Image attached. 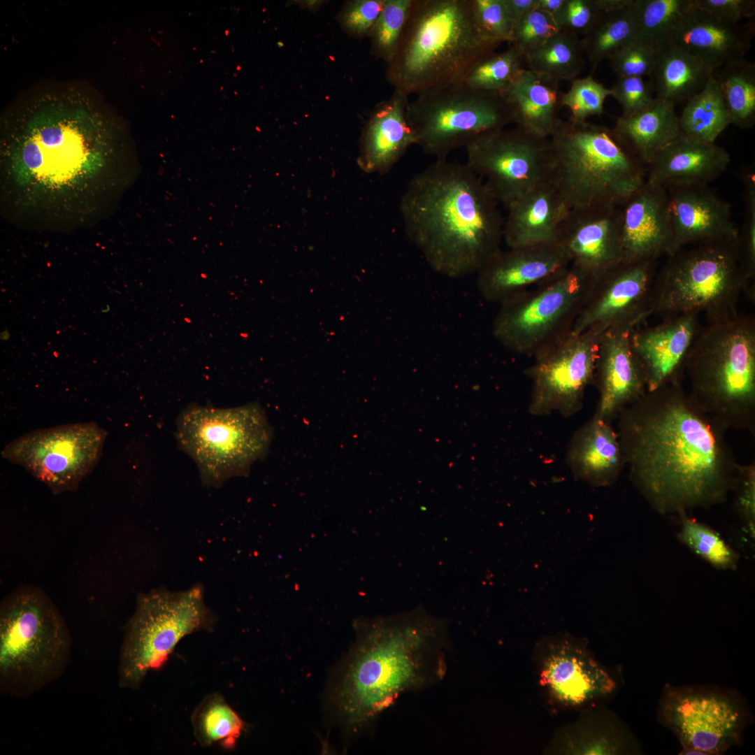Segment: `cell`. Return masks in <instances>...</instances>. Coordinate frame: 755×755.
Listing matches in <instances>:
<instances>
[{"label": "cell", "mask_w": 755, "mask_h": 755, "mask_svg": "<svg viewBox=\"0 0 755 755\" xmlns=\"http://www.w3.org/2000/svg\"><path fill=\"white\" fill-rule=\"evenodd\" d=\"M618 417L630 478L656 512L679 515L726 499L738 463L726 430L693 403L681 381L647 391Z\"/></svg>", "instance_id": "cell-1"}, {"label": "cell", "mask_w": 755, "mask_h": 755, "mask_svg": "<svg viewBox=\"0 0 755 755\" xmlns=\"http://www.w3.org/2000/svg\"><path fill=\"white\" fill-rule=\"evenodd\" d=\"M3 126L4 159L19 179L43 189L73 188L110 161V110L84 87L27 92L8 108Z\"/></svg>", "instance_id": "cell-2"}, {"label": "cell", "mask_w": 755, "mask_h": 755, "mask_svg": "<svg viewBox=\"0 0 755 755\" xmlns=\"http://www.w3.org/2000/svg\"><path fill=\"white\" fill-rule=\"evenodd\" d=\"M498 203L466 164L445 159L410 180L400 211L408 238L430 267L460 278L477 273L501 250Z\"/></svg>", "instance_id": "cell-3"}, {"label": "cell", "mask_w": 755, "mask_h": 755, "mask_svg": "<svg viewBox=\"0 0 755 755\" xmlns=\"http://www.w3.org/2000/svg\"><path fill=\"white\" fill-rule=\"evenodd\" d=\"M447 624L422 607L372 623L344 678L340 702L362 726L404 692L440 680L446 670Z\"/></svg>", "instance_id": "cell-4"}, {"label": "cell", "mask_w": 755, "mask_h": 755, "mask_svg": "<svg viewBox=\"0 0 755 755\" xmlns=\"http://www.w3.org/2000/svg\"><path fill=\"white\" fill-rule=\"evenodd\" d=\"M498 46L480 34L471 0H412L387 78L407 96L461 84L472 67Z\"/></svg>", "instance_id": "cell-5"}, {"label": "cell", "mask_w": 755, "mask_h": 755, "mask_svg": "<svg viewBox=\"0 0 755 755\" xmlns=\"http://www.w3.org/2000/svg\"><path fill=\"white\" fill-rule=\"evenodd\" d=\"M684 376L687 394L703 412L726 431L754 436V315L738 312L700 327L684 363Z\"/></svg>", "instance_id": "cell-6"}, {"label": "cell", "mask_w": 755, "mask_h": 755, "mask_svg": "<svg viewBox=\"0 0 755 755\" xmlns=\"http://www.w3.org/2000/svg\"><path fill=\"white\" fill-rule=\"evenodd\" d=\"M549 142L548 180L570 209L621 206L645 182L644 165L612 129L559 119Z\"/></svg>", "instance_id": "cell-7"}, {"label": "cell", "mask_w": 755, "mask_h": 755, "mask_svg": "<svg viewBox=\"0 0 755 755\" xmlns=\"http://www.w3.org/2000/svg\"><path fill=\"white\" fill-rule=\"evenodd\" d=\"M72 640L66 624L41 590L25 587L0 607V690L20 698L59 679L70 663Z\"/></svg>", "instance_id": "cell-8"}, {"label": "cell", "mask_w": 755, "mask_h": 755, "mask_svg": "<svg viewBox=\"0 0 755 755\" xmlns=\"http://www.w3.org/2000/svg\"><path fill=\"white\" fill-rule=\"evenodd\" d=\"M739 238L700 243L680 250L655 278L649 315L666 318L704 312L708 321L736 313L742 292L754 296L739 250Z\"/></svg>", "instance_id": "cell-9"}, {"label": "cell", "mask_w": 755, "mask_h": 755, "mask_svg": "<svg viewBox=\"0 0 755 755\" xmlns=\"http://www.w3.org/2000/svg\"><path fill=\"white\" fill-rule=\"evenodd\" d=\"M175 437L196 464L203 482L217 487L245 475L265 456L272 431L254 403L230 408L191 404L177 418Z\"/></svg>", "instance_id": "cell-10"}, {"label": "cell", "mask_w": 755, "mask_h": 755, "mask_svg": "<svg viewBox=\"0 0 755 755\" xmlns=\"http://www.w3.org/2000/svg\"><path fill=\"white\" fill-rule=\"evenodd\" d=\"M214 620L201 584L179 592L159 589L139 594L120 649L119 686L139 688L150 671L166 663L182 638L210 628Z\"/></svg>", "instance_id": "cell-11"}, {"label": "cell", "mask_w": 755, "mask_h": 755, "mask_svg": "<svg viewBox=\"0 0 755 755\" xmlns=\"http://www.w3.org/2000/svg\"><path fill=\"white\" fill-rule=\"evenodd\" d=\"M594 282L569 266L516 294L500 304L493 336L512 352L535 357L571 332Z\"/></svg>", "instance_id": "cell-12"}, {"label": "cell", "mask_w": 755, "mask_h": 755, "mask_svg": "<svg viewBox=\"0 0 755 755\" xmlns=\"http://www.w3.org/2000/svg\"><path fill=\"white\" fill-rule=\"evenodd\" d=\"M407 117L415 145L437 159L484 132L513 123L500 92L473 89L464 83L423 91L409 101Z\"/></svg>", "instance_id": "cell-13"}, {"label": "cell", "mask_w": 755, "mask_h": 755, "mask_svg": "<svg viewBox=\"0 0 755 755\" xmlns=\"http://www.w3.org/2000/svg\"><path fill=\"white\" fill-rule=\"evenodd\" d=\"M106 432L93 422L29 432L1 454L46 484L53 492L71 491L96 464Z\"/></svg>", "instance_id": "cell-14"}, {"label": "cell", "mask_w": 755, "mask_h": 755, "mask_svg": "<svg viewBox=\"0 0 755 755\" xmlns=\"http://www.w3.org/2000/svg\"><path fill=\"white\" fill-rule=\"evenodd\" d=\"M466 165L485 183L496 200L507 207L533 187L548 180V138L515 127L481 134L465 146Z\"/></svg>", "instance_id": "cell-15"}, {"label": "cell", "mask_w": 755, "mask_h": 755, "mask_svg": "<svg viewBox=\"0 0 755 755\" xmlns=\"http://www.w3.org/2000/svg\"><path fill=\"white\" fill-rule=\"evenodd\" d=\"M602 334L570 333L534 357V363L526 369L532 382L528 406L532 415L557 412L567 417L582 408L584 391L594 383Z\"/></svg>", "instance_id": "cell-16"}, {"label": "cell", "mask_w": 755, "mask_h": 755, "mask_svg": "<svg viewBox=\"0 0 755 755\" xmlns=\"http://www.w3.org/2000/svg\"><path fill=\"white\" fill-rule=\"evenodd\" d=\"M662 714L683 745V754L724 752L738 741L745 721L734 698L719 691L692 688L668 689Z\"/></svg>", "instance_id": "cell-17"}, {"label": "cell", "mask_w": 755, "mask_h": 755, "mask_svg": "<svg viewBox=\"0 0 755 755\" xmlns=\"http://www.w3.org/2000/svg\"><path fill=\"white\" fill-rule=\"evenodd\" d=\"M655 261H622L596 280L571 332L636 327L649 315Z\"/></svg>", "instance_id": "cell-18"}, {"label": "cell", "mask_w": 755, "mask_h": 755, "mask_svg": "<svg viewBox=\"0 0 755 755\" xmlns=\"http://www.w3.org/2000/svg\"><path fill=\"white\" fill-rule=\"evenodd\" d=\"M621 222V206L612 204L570 209L557 238L570 266L596 281L622 262Z\"/></svg>", "instance_id": "cell-19"}, {"label": "cell", "mask_w": 755, "mask_h": 755, "mask_svg": "<svg viewBox=\"0 0 755 755\" xmlns=\"http://www.w3.org/2000/svg\"><path fill=\"white\" fill-rule=\"evenodd\" d=\"M570 264L559 242L501 250L476 273L477 287L487 301L501 304L552 279Z\"/></svg>", "instance_id": "cell-20"}, {"label": "cell", "mask_w": 755, "mask_h": 755, "mask_svg": "<svg viewBox=\"0 0 755 755\" xmlns=\"http://www.w3.org/2000/svg\"><path fill=\"white\" fill-rule=\"evenodd\" d=\"M698 315L680 314L631 331V348L642 370L647 391L682 381L686 357L700 328Z\"/></svg>", "instance_id": "cell-21"}, {"label": "cell", "mask_w": 755, "mask_h": 755, "mask_svg": "<svg viewBox=\"0 0 755 755\" xmlns=\"http://www.w3.org/2000/svg\"><path fill=\"white\" fill-rule=\"evenodd\" d=\"M540 682L557 702L578 705L610 693L615 682L582 644L566 638L548 644Z\"/></svg>", "instance_id": "cell-22"}, {"label": "cell", "mask_w": 755, "mask_h": 755, "mask_svg": "<svg viewBox=\"0 0 755 755\" xmlns=\"http://www.w3.org/2000/svg\"><path fill=\"white\" fill-rule=\"evenodd\" d=\"M634 328L610 329L600 338L594 378L599 398L594 416L609 423L647 391L631 345Z\"/></svg>", "instance_id": "cell-23"}, {"label": "cell", "mask_w": 755, "mask_h": 755, "mask_svg": "<svg viewBox=\"0 0 755 755\" xmlns=\"http://www.w3.org/2000/svg\"><path fill=\"white\" fill-rule=\"evenodd\" d=\"M670 257L693 243L733 240L740 233L731 218V205L706 185L670 187Z\"/></svg>", "instance_id": "cell-24"}, {"label": "cell", "mask_w": 755, "mask_h": 755, "mask_svg": "<svg viewBox=\"0 0 755 755\" xmlns=\"http://www.w3.org/2000/svg\"><path fill=\"white\" fill-rule=\"evenodd\" d=\"M623 261H656L670 242L667 188L646 182L621 206Z\"/></svg>", "instance_id": "cell-25"}, {"label": "cell", "mask_w": 755, "mask_h": 755, "mask_svg": "<svg viewBox=\"0 0 755 755\" xmlns=\"http://www.w3.org/2000/svg\"><path fill=\"white\" fill-rule=\"evenodd\" d=\"M754 33V19L734 24L693 6L675 26L666 44H674L686 50L714 72L728 63L745 58Z\"/></svg>", "instance_id": "cell-26"}, {"label": "cell", "mask_w": 755, "mask_h": 755, "mask_svg": "<svg viewBox=\"0 0 755 755\" xmlns=\"http://www.w3.org/2000/svg\"><path fill=\"white\" fill-rule=\"evenodd\" d=\"M731 162L725 148L684 134L660 151L648 166L647 183L665 188L706 185Z\"/></svg>", "instance_id": "cell-27"}, {"label": "cell", "mask_w": 755, "mask_h": 755, "mask_svg": "<svg viewBox=\"0 0 755 755\" xmlns=\"http://www.w3.org/2000/svg\"><path fill=\"white\" fill-rule=\"evenodd\" d=\"M506 208L503 236L509 248L557 242L560 226L570 210L548 180L526 191Z\"/></svg>", "instance_id": "cell-28"}, {"label": "cell", "mask_w": 755, "mask_h": 755, "mask_svg": "<svg viewBox=\"0 0 755 755\" xmlns=\"http://www.w3.org/2000/svg\"><path fill=\"white\" fill-rule=\"evenodd\" d=\"M408 96L395 90L378 105L363 131L358 164L366 173L388 171L412 145L414 134L407 117Z\"/></svg>", "instance_id": "cell-29"}, {"label": "cell", "mask_w": 755, "mask_h": 755, "mask_svg": "<svg viewBox=\"0 0 755 755\" xmlns=\"http://www.w3.org/2000/svg\"><path fill=\"white\" fill-rule=\"evenodd\" d=\"M566 462L577 480L594 487L613 484L625 465L617 432L594 416L573 434Z\"/></svg>", "instance_id": "cell-30"}, {"label": "cell", "mask_w": 755, "mask_h": 755, "mask_svg": "<svg viewBox=\"0 0 755 755\" xmlns=\"http://www.w3.org/2000/svg\"><path fill=\"white\" fill-rule=\"evenodd\" d=\"M501 94L517 127L538 137H550L561 108L559 83L525 68Z\"/></svg>", "instance_id": "cell-31"}, {"label": "cell", "mask_w": 755, "mask_h": 755, "mask_svg": "<svg viewBox=\"0 0 755 755\" xmlns=\"http://www.w3.org/2000/svg\"><path fill=\"white\" fill-rule=\"evenodd\" d=\"M627 149L643 164L682 134L675 106L659 99L645 110L619 117L612 128Z\"/></svg>", "instance_id": "cell-32"}, {"label": "cell", "mask_w": 755, "mask_h": 755, "mask_svg": "<svg viewBox=\"0 0 755 755\" xmlns=\"http://www.w3.org/2000/svg\"><path fill=\"white\" fill-rule=\"evenodd\" d=\"M713 71L686 50L667 43L656 52L652 82L656 99L673 105L686 101L699 92Z\"/></svg>", "instance_id": "cell-33"}, {"label": "cell", "mask_w": 755, "mask_h": 755, "mask_svg": "<svg viewBox=\"0 0 755 755\" xmlns=\"http://www.w3.org/2000/svg\"><path fill=\"white\" fill-rule=\"evenodd\" d=\"M678 119L682 134L709 143H714L731 124L720 85L713 75L699 92L686 101Z\"/></svg>", "instance_id": "cell-34"}, {"label": "cell", "mask_w": 755, "mask_h": 755, "mask_svg": "<svg viewBox=\"0 0 755 755\" xmlns=\"http://www.w3.org/2000/svg\"><path fill=\"white\" fill-rule=\"evenodd\" d=\"M584 52L580 36L560 31L524 55L527 69L557 83L572 81L584 71Z\"/></svg>", "instance_id": "cell-35"}, {"label": "cell", "mask_w": 755, "mask_h": 755, "mask_svg": "<svg viewBox=\"0 0 755 755\" xmlns=\"http://www.w3.org/2000/svg\"><path fill=\"white\" fill-rule=\"evenodd\" d=\"M633 1L617 11L603 13L581 39L583 52L594 73L603 60L637 38Z\"/></svg>", "instance_id": "cell-36"}, {"label": "cell", "mask_w": 755, "mask_h": 755, "mask_svg": "<svg viewBox=\"0 0 755 755\" xmlns=\"http://www.w3.org/2000/svg\"><path fill=\"white\" fill-rule=\"evenodd\" d=\"M731 124L748 129L755 123V64L745 58L714 71Z\"/></svg>", "instance_id": "cell-37"}, {"label": "cell", "mask_w": 755, "mask_h": 755, "mask_svg": "<svg viewBox=\"0 0 755 755\" xmlns=\"http://www.w3.org/2000/svg\"><path fill=\"white\" fill-rule=\"evenodd\" d=\"M192 721L194 735L204 747L219 743L227 749H233L244 729L242 719L217 693L203 699Z\"/></svg>", "instance_id": "cell-38"}, {"label": "cell", "mask_w": 755, "mask_h": 755, "mask_svg": "<svg viewBox=\"0 0 755 755\" xmlns=\"http://www.w3.org/2000/svg\"><path fill=\"white\" fill-rule=\"evenodd\" d=\"M694 6L693 0H634L637 40L659 49L679 20Z\"/></svg>", "instance_id": "cell-39"}, {"label": "cell", "mask_w": 755, "mask_h": 755, "mask_svg": "<svg viewBox=\"0 0 755 755\" xmlns=\"http://www.w3.org/2000/svg\"><path fill=\"white\" fill-rule=\"evenodd\" d=\"M678 540L696 555L719 570H734L738 553L710 526L690 517L679 515Z\"/></svg>", "instance_id": "cell-40"}, {"label": "cell", "mask_w": 755, "mask_h": 755, "mask_svg": "<svg viewBox=\"0 0 755 755\" xmlns=\"http://www.w3.org/2000/svg\"><path fill=\"white\" fill-rule=\"evenodd\" d=\"M524 56L512 45L491 52L470 70L463 83L471 89L501 93L516 79L524 67Z\"/></svg>", "instance_id": "cell-41"}, {"label": "cell", "mask_w": 755, "mask_h": 755, "mask_svg": "<svg viewBox=\"0 0 755 755\" xmlns=\"http://www.w3.org/2000/svg\"><path fill=\"white\" fill-rule=\"evenodd\" d=\"M412 0H385L370 35L372 52L388 64L398 48Z\"/></svg>", "instance_id": "cell-42"}, {"label": "cell", "mask_w": 755, "mask_h": 755, "mask_svg": "<svg viewBox=\"0 0 755 755\" xmlns=\"http://www.w3.org/2000/svg\"><path fill=\"white\" fill-rule=\"evenodd\" d=\"M611 94L610 88L589 76L571 81L568 91L561 93L560 106L569 109L570 120L584 122L590 116L602 115L604 101Z\"/></svg>", "instance_id": "cell-43"}, {"label": "cell", "mask_w": 755, "mask_h": 755, "mask_svg": "<svg viewBox=\"0 0 755 755\" xmlns=\"http://www.w3.org/2000/svg\"><path fill=\"white\" fill-rule=\"evenodd\" d=\"M477 27L489 42L500 45L510 43L515 24L503 0H471Z\"/></svg>", "instance_id": "cell-44"}, {"label": "cell", "mask_w": 755, "mask_h": 755, "mask_svg": "<svg viewBox=\"0 0 755 755\" xmlns=\"http://www.w3.org/2000/svg\"><path fill=\"white\" fill-rule=\"evenodd\" d=\"M560 31L554 20L548 14L533 9L514 27L510 45L524 56L544 44Z\"/></svg>", "instance_id": "cell-45"}, {"label": "cell", "mask_w": 755, "mask_h": 755, "mask_svg": "<svg viewBox=\"0 0 755 755\" xmlns=\"http://www.w3.org/2000/svg\"><path fill=\"white\" fill-rule=\"evenodd\" d=\"M656 52L651 45L635 39L610 58L612 69L618 77H651Z\"/></svg>", "instance_id": "cell-46"}, {"label": "cell", "mask_w": 755, "mask_h": 755, "mask_svg": "<svg viewBox=\"0 0 755 755\" xmlns=\"http://www.w3.org/2000/svg\"><path fill=\"white\" fill-rule=\"evenodd\" d=\"M611 96L621 105L623 113L628 116L640 113L656 100L652 80L640 77H618L612 87Z\"/></svg>", "instance_id": "cell-47"}, {"label": "cell", "mask_w": 755, "mask_h": 755, "mask_svg": "<svg viewBox=\"0 0 755 755\" xmlns=\"http://www.w3.org/2000/svg\"><path fill=\"white\" fill-rule=\"evenodd\" d=\"M735 491V509L747 528V533L754 538L755 533V462L737 464L732 490Z\"/></svg>", "instance_id": "cell-48"}, {"label": "cell", "mask_w": 755, "mask_h": 755, "mask_svg": "<svg viewBox=\"0 0 755 755\" xmlns=\"http://www.w3.org/2000/svg\"><path fill=\"white\" fill-rule=\"evenodd\" d=\"M603 13L596 0H565L554 21L560 31L584 36Z\"/></svg>", "instance_id": "cell-49"}, {"label": "cell", "mask_w": 755, "mask_h": 755, "mask_svg": "<svg viewBox=\"0 0 755 755\" xmlns=\"http://www.w3.org/2000/svg\"><path fill=\"white\" fill-rule=\"evenodd\" d=\"M745 216L738 243L742 266L752 282L755 277V180L753 173L745 175Z\"/></svg>", "instance_id": "cell-50"}, {"label": "cell", "mask_w": 755, "mask_h": 755, "mask_svg": "<svg viewBox=\"0 0 755 755\" xmlns=\"http://www.w3.org/2000/svg\"><path fill=\"white\" fill-rule=\"evenodd\" d=\"M385 0H355L349 3L343 15L347 29L358 37L370 36Z\"/></svg>", "instance_id": "cell-51"}, {"label": "cell", "mask_w": 755, "mask_h": 755, "mask_svg": "<svg viewBox=\"0 0 755 755\" xmlns=\"http://www.w3.org/2000/svg\"><path fill=\"white\" fill-rule=\"evenodd\" d=\"M694 7L724 21L740 23L742 19L754 20V0H693Z\"/></svg>", "instance_id": "cell-52"}, {"label": "cell", "mask_w": 755, "mask_h": 755, "mask_svg": "<svg viewBox=\"0 0 755 755\" xmlns=\"http://www.w3.org/2000/svg\"><path fill=\"white\" fill-rule=\"evenodd\" d=\"M515 25L528 12L535 9L536 0H503Z\"/></svg>", "instance_id": "cell-53"}, {"label": "cell", "mask_w": 755, "mask_h": 755, "mask_svg": "<svg viewBox=\"0 0 755 755\" xmlns=\"http://www.w3.org/2000/svg\"><path fill=\"white\" fill-rule=\"evenodd\" d=\"M564 2L565 0H536L535 9L548 14L554 20Z\"/></svg>", "instance_id": "cell-54"}, {"label": "cell", "mask_w": 755, "mask_h": 755, "mask_svg": "<svg viewBox=\"0 0 755 755\" xmlns=\"http://www.w3.org/2000/svg\"><path fill=\"white\" fill-rule=\"evenodd\" d=\"M6 338H7V339L9 338V333L6 334ZM1 339H3L4 340H5V336L1 335Z\"/></svg>", "instance_id": "cell-55"}]
</instances>
